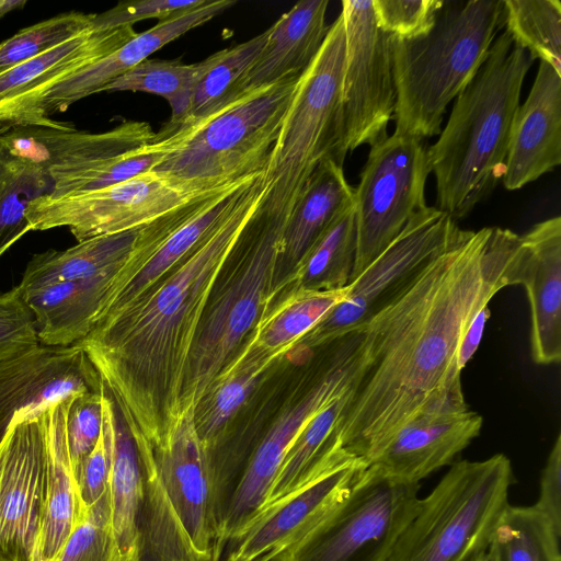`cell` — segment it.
Listing matches in <instances>:
<instances>
[{
	"mask_svg": "<svg viewBox=\"0 0 561 561\" xmlns=\"http://www.w3.org/2000/svg\"><path fill=\"white\" fill-rule=\"evenodd\" d=\"M255 175L213 196L197 214L174 230L124 284L108 295L98 318L136 300L188 255L229 215L243 187Z\"/></svg>",
	"mask_w": 561,
	"mask_h": 561,
	"instance_id": "cell-29",
	"label": "cell"
},
{
	"mask_svg": "<svg viewBox=\"0 0 561 561\" xmlns=\"http://www.w3.org/2000/svg\"><path fill=\"white\" fill-rule=\"evenodd\" d=\"M278 356L260 350L248 336L195 407L194 421L207 459L220 447L227 428Z\"/></svg>",
	"mask_w": 561,
	"mask_h": 561,
	"instance_id": "cell-30",
	"label": "cell"
},
{
	"mask_svg": "<svg viewBox=\"0 0 561 561\" xmlns=\"http://www.w3.org/2000/svg\"><path fill=\"white\" fill-rule=\"evenodd\" d=\"M353 203L354 187L347 183L343 165L332 159L321 162L286 220L279 271L286 267L288 274L332 220Z\"/></svg>",
	"mask_w": 561,
	"mask_h": 561,
	"instance_id": "cell-32",
	"label": "cell"
},
{
	"mask_svg": "<svg viewBox=\"0 0 561 561\" xmlns=\"http://www.w3.org/2000/svg\"><path fill=\"white\" fill-rule=\"evenodd\" d=\"M365 364L364 329L330 342L329 354L304 391L282 410L254 446L231 497L218 534L215 557L220 561L227 542L262 508L290 446L334 398L355 382Z\"/></svg>",
	"mask_w": 561,
	"mask_h": 561,
	"instance_id": "cell-10",
	"label": "cell"
},
{
	"mask_svg": "<svg viewBox=\"0 0 561 561\" xmlns=\"http://www.w3.org/2000/svg\"><path fill=\"white\" fill-rule=\"evenodd\" d=\"M368 463L348 456L302 488L259 512L225 549V561H270L333 511Z\"/></svg>",
	"mask_w": 561,
	"mask_h": 561,
	"instance_id": "cell-16",
	"label": "cell"
},
{
	"mask_svg": "<svg viewBox=\"0 0 561 561\" xmlns=\"http://www.w3.org/2000/svg\"><path fill=\"white\" fill-rule=\"evenodd\" d=\"M148 225L118 233L89 238L67 250H47L35 254L27 263L18 286L21 291H25L119 270L140 244Z\"/></svg>",
	"mask_w": 561,
	"mask_h": 561,
	"instance_id": "cell-33",
	"label": "cell"
},
{
	"mask_svg": "<svg viewBox=\"0 0 561 561\" xmlns=\"http://www.w3.org/2000/svg\"><path fill=\"white\" fill-rule=\"evenodd\" d=\"M73 396L43 411L47 467L45 508L36 561H58L69 536L85 515L79 500L67 440V414Z\"/></svg>",
	"mask_w": 561,
	"mask_h": 561,
	"instance_id": "cell-26",
	"label": "cell"
},
{
	"mask_svg": "<svg viewBox=\"0 0 561 561\" xmlns=\"http://www.w3.org/2000/svg\"><path fill=\"white\" fill-rule=\"evenodd\" d=\"M38 344L33 313L19 286L0 294V360Z\"/></svg>",
	"mask_w": 561,
	"mask_h": 561,
	"instance_id": "cell-46",
	"label": "cell"
},
{
	"mask_svg": "<svg viewBox=\"0 0 561 561\" xmlns=\"http://www.w3.org/2000/svg\"><path fill=\"white\" fill-rule=\"evenodd\" d=\"M534 57L504 31L458 94L438 140L427 148L436 208L468 216L502 180L511 127Z\"/></svg>",
	"mask_w": 561,
	"mask_h": 561,
	"instance_id": "cell-3",
	"label": "cell"
},
{
	"mask_svg": "<svg viewBox=\"0 0 561 561\" xmlns=\"http://www.w3.org/2000/svg\"><path fill=\"white\" fill-rule=\"evenodd\" d=\"M266 38L267 30L210 56V65L193 89L187 116L179 129L204 119L234 99V89L240 78L254 64Z\"/></svg>",
	"mask_w": 561,
	"mask_h": 561,
	"instance_id": "cell-38",
	"label": "cell"
},
{
	"mask_svg": "<svg viewBox=\"0 0 561 561\" xmlns=\"http://www.w3.org/2000/svg\"><path fill=\"white\" fill-rule=\"evenodd\" d=\"M560 163L561 75L540 61L530 92L513 118L503 185L518 190Z\"/></svg>",
	"mask_w": 561,
	"mask_h": 561,
	"instance_id": "cell-20",
	"label": "cell"
},
{
	"mask_svg": "<svg viewBox=\"0 0 561 561\" xmlns=\"http://www.w3.org/2000/svg\"><path fill=\"white\" fill-rule=\"evenodd\" d=\"M157 140L108 160L48 171L51 180L49 195L61 196L104 188L139 174L152 171L164 157Z\"/></svg>",
	"mask_w": 561,
	"mask_h": 561,
	"instance_id": "cell-41",
	"label": "cell"
},
{
	"mask_svg": "<svg viewBox=\"0 0 561 561\" xmlns=\"http://www.w3.org/2000/svg\"><path fill=\"white\" fill-rule=\"evenodd\" d=\"M482 424L483 417L470 409L417 416L402 426L368 466L394 479L420 483L449 465L480 434Z\"/></svg>",
	"mask_w": 561,
	"mask_h": 561,
	"instance_id": "cell-23",
	"label": "cell"
},
{
	"mask_svg": "<svg viewBox=\"0 0 561 561\" xmlns=\"http://www.w3.org/2000/svg\"><path fill=\"white\" fill-rule=\"evenodd\" d=\"M347 289L288 290L265 309L248 336L260 350L282 358L347 297Z\"/></svg>",
	"mask_w": 561,
	"mask_h": 561,
	"instance_id": "cell-34",
	"label": "cell"
},
{
	"mask_svg": "<svg viewBox=\"0 0 561 561\" xmlns=\"http://www.w3.org/2000/svg\"><path fill=\"white\" fill-rule=\"evenodd\" d=\"M345 58L342 118L346 152L387 136L396 110L391 36L379 28L373 0L342 1Z\"/></svg>",
	"mask_w": 561,
	"mask_h": 561,
	"instance_id": "cell-14",
	"label": "cell"
},
{
	"mask_svg": "<svg viewBox=\"0 0 561 561\" xmlns=\"http://www.w3.org/2000/svg\"><path fill=\"white\" fill-rule=\"evenodd\" d=\"M205 0H136L119 2L114 8L94 14L93 24L100 27L133 26L146 19L160 21L204 3Z\"/></svg>",
	"mask_w": 561,
	"mask_h": 561,
	"instance_id": "cell-47",
	"label": "cell"
},
{
	"mask_svg": "<svg viewBox=\"0 0 561 561\" xmlns=\"http://www.w3.org/2000/svg\"><path fill=\"white\" fill-rule=\"evenodd\" d=\"M263 172L188 255L133 302L98 318L78 342L139 455H153L181 412L191 353L211 293L264 194Z\"/></svg>",
	"mask_w": 561,
	"mask_h": 561,
	"instance_id": "cell-2",
	"label": "cell"
},
{
	"mask_svg": "<svg viewBox=\"0 0 561 561\" xmlns=\"http://www.w3.org/2000/svg\"><path fill=\"white\" fill-rule=\"evenodd\" d=\"M285 224L252 218L241 252L215 285L191 353L181 411L197 402L276 297Z\"/></svg>",
	"mask_w": 561,
	"mask_h": 561,
	"instance_id": "cell-8",
	"label": "cell"
},
{
	"mask_svg": "<svg viewBox=\"0 0 561 561\" xmlns=\"http://www.w3.org/2000/svg\"><path fill=\"white\" fill-rule=\"evenodd\" d=\"M300 75L243 92L161 144L152 170L185 181L226 186L264 171Z\"/></svg>",
	"mask_w": 561,
	"mask_h": 561,
	"instance_id": "cell-6",
	"label": "cell"
},
{
	"mask_svg": "<svg viewBox=\"0 0 561 561\" xmlns=\"http://www.w3.org/2000/svg\"><path fill=\"white\" fill-rule=\"evenodd\" d=\"M233 183L213 186L149 171L95 191L43 195L28 205L26 219L31 231L67 227L80 242L139 228L187 203L219 193Z\"/></svg>",
	"mask_w": 561,
	"mask_h": 561,
	"instance_id": "cell-12",
	"label": "cell"
},
{
	"mask_svg": "<svg viewBox=\"0 0 561 561\" xmlns=\"http://www.w3.org/2000/svg\"><path fill=\"white\" fill-rule=\"evenodd\" d=\"M66 426L70 460L76 477L80 466L96 445L102 432L100 389L72 397Z\"/></svg>",
	"mask_w": 561,
	"mask_h": 561,
	"instance_id": "cell-45",
	"label": "cell"
},
{
	"mask_svg": "<svg viewBox=\"0 0 561 561\" xmlns=\"http://www.w3.org/2000/svg\"><path fill=\"white\" fill-rule=\"evenodd\" d=\"M490 316L491 311L489 304H486L476 312L473 318L467 324L458 344L457 365L459 370L462 371L478 350L484 332L485 323Z\"/></svg>",
	"mask_w": 561,
	"mask_h": 561,
	"instance_id": "cell-50",
	"label": "cell"
},
{
	"mask_svg": "<svg viewBox=\"0 0 561 561\" xmlns=\"http://www.w3.org/2000/svg\"><path fill=\"white\" fill-rule=\"evenodd\" d=\"M110 456L103 428L96 445L76 473L79 500L84 514L108 488Z\"/></svg>",
	"mask_w": 561,
	"mask_h": 561,
	"instance_id": "cell-48",
	"label": "cell"
},
{
	"mask_svg": "<svg viewBox=\"0 0 561 561\" xmlns=\"http://www.w3.org/2000/svg\"><path fill=\"white\" fill-rule=\"evenodd\" d=\"M43 412L20 413L0 442V558L36 561L46 489Z\"/></svg>",
	"mask_w": 561,
	"mask_h": 561,
	"instance_id": "cell-15",
	"label": "cell"
},
{
	"mask_svg": "<svg viewBox=\"0 0 561 561\" xmlns=\"http://www.w3.org/2000/svg\"><path fill=\"white\" fill-rule=\"evenodd\" d=\"M511 460L454 463L398 538L388 561H481L508 505Z\"/></svg>",
	"mask_w": 561,
	"mask_h": 561,
	"instance_id": "cell-7",
	"label": "cell"
},
{
	"mask_svg": "<svg viewBox=\"0 0 561 561\" xmlns=\"http://www.w3.org/2000/svg\"><path fill=\"white\" fill-rule=\"evenodd\" d=\"M0 561H7V560L0 558Z\"/></svg>",
	"mask_w": 561,
	"mask_h": 561,
	"instance_id": "cell-53",
	"label": "cell"
},
{
	"mask_svg": "<svg viewBox=\"0 0 561 561\" xmlns=\"http://www.w3.org/2000/svg\"><path fill=\"white\" fill-rule=\"evenodd\" d=\"M503 26L502 0L444 1L427 33L391 36L394 133L422 140L438 135L447 105L471 81Z\"/></svg>",
	"mask_w": 561,
	"mask_h": 561,
	"instance_id": "cell-4",
	"label": "cell"
},
{
	"mask_svg": "<svg viewBox=\"0 0 561 561\" xmlns=\"http://www.w3.org/2000/svg\"><path fill=\"white\" fill-rule=\"evenodd\" d=\"M94 14L71 11L22 28L0 44V72L67 42L93 26Z\"/></svg>",
	"mask_w": 561,
	"mask_h": 561,
	"instance_id": "cell-42",
	"label": "cell"
},
{
	"mask_svg": "<svg viewBox=\"0 0 561 561\" xmlns=\"http://www.w3.org/2000/svg\"><path fill=\"white\" fill-rule=\"evenodd\" d=\"M133 26H91L67 42L0 72V125L67 129L43 113L46 93L68 77L108 56L130 41Z\"/></svg>",
	"mask_w": 561,
	"mask_h": 561,
	"instance_id": "cell-17",
	"label": "cell"
},
{
	"mask_svg": "<svg viewBox=\"0 0 561 561\" xmlns=\"http://www.w3.org/2000/svg\"><path fill=\"white\" fill-rule=\"evenodd\" d=\"M561 537V434L556 437L540 478V493L534 505Z\"/></svg>",
	"mask_w": 561,
	"mask_h": 561,
	"instance_id": "cell-49",
	"label": "cell"
},
{
	"mask_svg": "<svg viewBox=\"0 0 561 561\" xmlns=\"http://www.w3.org/2000/svg\"><path fill=\"white\" fill-rule=\"evenodd\" d=\"M430 173L422 139L393 133L370 146L354 188L356 254L350 283L427 206Z\"/></svg>",
	"mask_w": 561,
	"mask_h": 561,
	"instance_id": "cell-13",
	"label": "cell"
},
{
	"mask_svg": "<svg viewBox=\"0 0 561 561\" xmlns=\"http://www.w3.org/2000/svg\"><path fill=\"white\" fill-rule=\"evenodd\" d=\"M328 0H302L267 28V38L254 64L240 78L234 99L243 92L301 75L319 53L329 26Z\"/></svg>",
	"mask_w": 561,
	"mask_h": 561,
	"instance_id": "cell-27",
	"label": "cell"
},
{
	"mask_svg": "<svg viewBox=\"0 0 561 561\" xmlns=\"http://www.w3.org/2000/svg\"><path fill=\"white\" fill-rule=\"evenodd\" d=\"M58 561H126L112 528L108 488L71 533Z\"/></svg>",
	"mask_w": 561,
	"mask_h": 561,
	"instance_id": "cell-43",
	"label": "cell"
},
{
	"mask_svg": "<svg viewBox=\"0 0 561 561\" xmlns=\"http://www.w3.org/2000/svg\"><path fill=\"white\" fill-rule=\"evenodd\" d=\"M50 191L47 171L0 149V256L31 231L27 207Z\"/></svg>",
	"mask_w": 561,
	"mask_h": 561,
	"instance_id": "cell-39",
	"label": "cell"
},
{
	"mask_svg": "<svg viewBox=\"0 0 561 561\" xmlns=\"http://www.w3.org/2000/svg\"><path fill=\"white\" fill-rule=\"evenodd\" d=\"M25 4V0H0V19L15 9L23 8Z\"/></svg>",
	"mask_w": 561,
	"mask_h": 561,
	"instance_id": "cell-51",
	"label": "cell"
},
{
	"mask_svg": "<svg viewBox=\"0 0 561 561\" xmlns=\"http://www.w3.org/2000/svg\"><path fill=\"white\" fill-rule=\"evenodd\" d=\"M356 254L354 203L342 210L294 268L277 280L276 297L296 288L339 289L347 286Z\"/></svg>",
	"mask_w": 561,
	"mask_h": 561,
	"instance_id": "cell-35",
	"label": "cell"
},
{
	"mask_svg": "<svg viewBox=\"0 0 561 561\" xmlns=\"http://www.w3.org/2000/svg\"><path fill=\"white\" fill-rule=\"evenodd\" d=\"M442 0H373L375 20L380 30L398 38L427 33L443 7Z\"/></svg>",
	"mask_w": 561,
	"mask_h": 561,
	"instance_id": "cell-44",
	"label": "cell"
},
{
	"mask_svg": "<svg viewBox=\"0 0 561 561\" xmlns=\"http://www.w3.org/2000/svg\"><path fill=\"white\" fill-rule=\"evenodd\" d=\"M481 561H493L492 557L488 552Z\"/></svg>",
	"mask_w": 561,
	"mask_h": 561,
	"instance_id": "cell-52",
	"label": "cell"
},
{
	"mask_svg": "<svg viewBox=\"0 0 561 561\" xmlns=\"http://www.w3.org/2000/svg\"><path fill=\"white\" fill-rule=\"evenodd\" d=\"M195 405L184 408L154 453L161 484L194 549L215 558L216 527L207 456L198 437Z\"/></svg>",
	"mask_w": 561,
	"mask_h": 561,
	"instance_id": "cell-19",
	"label": "cell"
},
{
	"mask_svg": "<svg viewBox=\"0 0 561 561\" xmlns=\"http://www.w3.org/2000/svg\"><path fill=\"white\" fill-rule=\"evenodd\" d=\"M504 26L513 42L561 75L559 0H504Z\"/></svg>",
	"mask_w": 561,
	"mask_h": 561,
	"instance_id": "cell-40",
	"label": "cell"
},
{
	"mask_svg": "<svg viewBox=\"0 0 561 561\" xmlns=\"http://www.w3.org/2000/svg\"><path fill=\"white\" fill-rule=\"evenodd\" d=\"M465 231L455 219L435 206L420 210L394 241L347 285V297L296 346L314 351L364 328Z\"/></svg>",
	"mask_w": 561,
	"mask_h": 561,
	"instance_id": "cell-11",
	"label": "cell"
},
{
	"mask_svg": "<svg viewBox=\"0 0 561 561\" xmlns=\"http://www.w3.org/2000/svg\"><path fill=\"white\" fill-rule=\"evenodd\" d=\"M345 31L341 13L300 75L263 171L264 194L254 218L286 224L305 184L324 160L343 165L342 118Z\"/></svg>",
	"mask_w": 561,
	"mask_h": 561,
	"instance_id": "cell-5",
	"label": "cell"
},
{
	"mask_svg": "<svg viewBox=\"0 0 561 561\" xmlns=\"http://www.w3.org/2000/svg\"><path fill=\"white\" fill-rule=\"evenodd\" d=\"M151 125L124 121L111 130L87 133L34 125H0V149L45 171L108 160L152 142Z\"/></svg>",
	"mask_w": 561,
	"mask_h": 561,
	"instance_id": "cell-21",
	"label": "cell"
},
{
	"mask_svg": "<svg viewBox=\"0 0 561 561\" xmlns=\"http://www.w3.org/2000/svg\"><path fill=\"white\" fill-rule=\"evenodd\" d=\"M488 552L493 561H561L560 536L534 505L508 504Z\"/></svg>",
	"mask_w": 561,
	"mask_h": 561,
	"instance_id": "cell-37",
	"label": "cell"
},
{
	"mask_svg": "<svg viewBox=\"0 0 561 561\" xmlns=\"http://www.w3.org/2000/svg\"><path fill=\"white\" fill-rule=\"evenodd\" d=\"M520 236L466 230L364 327L365 364L340 424L348 455L369 463L408 422L469 409L457 365L476 312L517 285Z\"/></svg>",
	"mask_w": 561,
	"mask_h": 561,
	"instance_id": "cell-1",
	"label": "cell"
},
{
	"mask_svg": "<svg viewBox=\"0 0 561 561\" xmlns=\"http://www.w3.org/2000/svg\"><path fill=\"white\" fill-rule=\"evenodd\" d=\"M518 285L530 305V348L535 363L561 359V218L536 224L520 236Z\"/></svg>",
	"mask_w": 561,
	"mask_h": 561,
	"instance_id": "cell-22",
	"label": "cell"
},
{
	"mask_svg": "<svg viewBox=\"0 0 561 561\" xmlns=\"http://www.w3.org/2000/svg\"><path fill=\"white\" fill-rule=\"evenodd\" d=\"M119 270L21 291L39 344L70 346L91 331Z\"/></svg>",
	"mask_w": 561,
	"mask_h": 561,
	"instance_id": "cell-28",
	"label": "cell"
},
{
	"mask_svg": "<svg viewBox=\"0 0 561 561\" xmlns=\"http://www.w3.org/2000/svg\"><path fill=\"white\" fill-rule=\"evenodd\" d=\"M102 428L110 456L112 528L123 558L140 561L145 479L135 442L118 408L100 380Z\"/></svg>",
	"mask_w": 561,
	"mask_h": 561,
	"instance_id": "cell-25",
	"label": "cell"
},
{
	"mask_svg": "<svg viewBox=\"0 0 561 561\" xmlns=\"http://www.w3.org/2000/svg\"><path fill=\"white\" fill-rule=\"evenodd\" d=\"M99 389V374L79 343L38 344L0 360V442L20 413H41L62 399Z\"/></svg>",
	"mask_w": 561,
	"mask_h": 561,
	"instance_id": "cell-18",
	"label": "cell"
},
{
	"mask_svg": "<svg viewBox=\"0 0 561 561\" xmlns=\"http://www.w3.org/2000/svg\"><path fill=\"white\" fill-rule=\"evenodd\" d=\"M209 56L203 61L182 64L176 60L146 59L107 84L103 91L146 92L164 98L171 107V117L154 139H164L184 123L193 89L210 65Z\"/></svg>",
	"mask_w": 561,
	"mask_h": 561,
	"instance_id": "cell-36",
	"label": "cell"
},
{
	"mask_svg": "<svg viewBox=\"0 0 561 561\" xmlns=\"http://www.w3.org/2000/svg\"><path fill=\"white\" fill-rule=\"evenodd\" d=\"M236 3L234 0H205L198 7L162 20L146 32L137 33L108 56L50 89L43 100L44 115L50 117L56 112H65L73 103L102 92L107 84L148 59L156 50L210 21Z\"/></svg>",
	"mask_w": 561,
	"mask_h": 561,
	"instance_id": "cell-24",
	"label": "cell"
},
{
	"mask_svg": "<svg viewBox=\"0 0 561 561\" xmlns=\"http://www.w3.org/2000/svg\"><path fill=\"white\" fill-rule=\"evenodd\" d=\"M357 382L358 379L318 412L299 433L286 454L264 505L259 512L302 488L340 460L351 456L340 447L337 434Z\"/></svg>",
	"mask_w": 561,
	"mask_h": 561,
	"instance_id": "cell-31",
	"label": "cell"
},
{
	"mask_svg": "<svg viewBox=\"0 0 561 561\" xmlns=\"http://www.w3.org/2000/svg\"><path fill=\"white\" fill-rule=\"evenodd\" d=\"M419 490L368 466L333 511L270 561H388L417 511Z\"/></svg>",
	"mask_w": 561,
	"mask_h": 561,
	"instance_id": "cell-9",
	"label": "cell"
}]
</instances>
